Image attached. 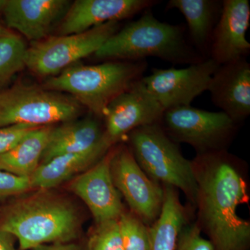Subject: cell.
I'll list each match as a JSON object with an SVG mask.
<instances>
[{
  "label": "cell",
  "mask_w": 250,
  "mask_h": 250,
  "mask_svg": "<svg viewBox=\"0 0 250 250\" xmlns=\"http://www.w3.org/2000/svg\"><path fill=\"white\" fill-rule=\"evenodd\" d=\"M41 126L14 125L0 127V155L9 152L32 130Z\"/></svg>",
  "instance_id": "obj_26"
},
{
  "label": "cell",
  "mask_w": 250,
  "mask_h": 250,
  "mask_svg": "<svg viewBox=\"0 0 250 250\" xmlns=\"http://www.w3.org/2000/svg\"><path fill=\"white\" fill-rule=\"evenodd\" d=\"M11 34H12L11 31H10L9 29H6V27H3L2 25L0 24V36L9 35Z\"/></svg>",
  "instance_id": "obj_30"
},
{
  "label": "cell",
  "mask_w": 250,
  "mask_h": 250,
  "mask_svg": "<svg viewBox=\"0 0 250 250\" xmlns=\"http://www.w3.org/2000/svg\"><path fill=\"white\" fill-rule=\"evenodd\" d=\"M147 67L145 61L72 65L49 77L42 87L68 93L95 116L104 118L110 103L141 80Z\"/></svg>",
  "instance_id": "obj_4"
},
{
  "label": "cell",
  "mask_w": 250,
  "mask_h": 250,
  "mask_svg": "<svg viewBox=\"0 0 250 250\" xmlns=\"http://www.w3.org/2000/svg\"><path fill=\"white\" fill-rule=\"evenodd\" d=\"M111 147L104 139L88 150L62 154L41 164L29 177L31 187L47 190L57 187L96 164Z\"/></svg>",
  "instance_id": "obj_17"
},
{
  "label": "cell",
  "mask_w": 250,
  "mask_h": 250,
  "mask_svg": "<svg viewBox=\"0 0 250 250\" xmlns=\"http://www.w3.org/2000/svg\"><path fill=\"white\" fill-rule=\"evenodd\" d=\"M82 108L70 95L37 85L16 84L0 91V127L66 123L76 120Z\"/></svg>",
  "instance_id": "obj_6"
},
{
  "label": "cell",
  "mask_w": 250,
  "mask_h": 250,
  "mask_svg": "<svg viewBox=\"0 0 250 250\" xmlns=\"http://www.w3.org/2000/svg\"><path fill=\"white\" fill-rule=\"evenodd\" d=\"M27 47L14 33L0 36V90L25 66Z\"/></svg>",
  "instance_id": "obj_22"
},
{
  "label": "cell",
  "mask_w": 250,
  "mask_h": 250,
  "mask_svg": "<svg viewBox=\"0 0 250 250\" xmlns=\"http://www.w3.org/2000/svg\"><path fill=\"white\" fill-rule=\"evenodd\" d=\"M11 235L0 231V250H17L13 244Z\"/></svg>",
  "instance_id": "obj_29"
},
{
  "label": "cell",
  "mask_w": 250,
  "mask_h": 250,
  "mask_svg": "<svg viewBox=\"0 0 250 250\" xmlns=\"http://www.w3.org/2000/svg\"><path fill=\"white\" fill-rule=\"evenodd\" d=\"M219 66L208 58L184 68H154L141 82L165 111L190 105L195 98L208 90Z\"/></svg>",
  "instance_id": "obj_9"
},
{
  "label": "cell",
  "mask_w": 250,
  "mask_h": 250,
  "mask_svg": "<svg viewBox=\"0 0 250 250\" xmlns=\"http://www.w3.org/2000/svg\"><path fill=\"white\" fill-rule=\"evenodd\" d=\"M35 250H82L80 247L72 243H57L52 244L44 245L39 247Z\"/></svg>",
  "instance_id": "obj_28"
},
{
  "label": "cell",
  "mask_w": 250,
  "mask_h": 250,
  "mask_svg": "<svg viewBox=\"0 0 250 250\" xmlns=\"http://www.w3.org/2000/svg\"><path fill=\"white\" fill-rule=\"evenodd\" d=\"M8 0H0V14H2L4 12L5 7H6V4H7Z\"/></svg>",
  "instance_id": "obj_31"
},
{
  "label": "cell",
  "mask_w": 250,
  "mask_h": 250,
  "mask_svg": "<svg viewBox=\"0 0 250 250\" xmlns=\"http://www.w3.org/2000/svg\"><path fill=\"white\" fill-rule=\"evenodd\" d=\"M187 223V212L178 190L165 186L160 214L149 228L150 250H176L181 230Z\"/></svg>",
  "instance_id": "obj_20"
},
{
  "label": "cell",
  "mask_w": 250,
  "mask_h": 250,
  "mask_svg": "<svg viewBox=\"0 0 250 250\" xmlns=\"http://www.w3.org/2000/svg\"><path fill=\"white\" fill-rule=\"evenodd\" d=\"M113 152H108L70 184L72 191L88 207L97 225L118 220L124 212L121 195L112 178Z\"/></svg>",
  "instance_id": "obj_12"
},
{
  "label": "cell",
  "mask_w": 250,
  "mask_h": 250,
  "mask_svg": "<svg viewBox=\"0 0 250 250\" xmlns=\"http://www.w3.org/2000/svg\"><path fill=\"white\" fill-rule=\"evenodd\" d=\"M250 4L248 0H224L221 11L210 41L209 57L222 65L250 53L246 39L250 26Z\"/></svg>",
  "instance_id": "obj_13"
},
{
  "label": "cell",
  "mask_w": 250,
  "mask_h": 250,
  "mask_svg": "<svg viewBox=\"0 0 250 250\" xmlns=\"http://www.w3.org/2000/svg\"><path fill=\"white\" fill-rule=\"evenodd\" d=\"M118 224L124 250H150L149 228L139 217L124 211Z\"/></svg>",
  "instance_id": "obj_23"
},
{
  "label": "cell",
  "mask_w": 250,
  "mask_h": 250,
  "mask_svg": "<svg viewBox=\"0 0 250 250\" xmlns=\"http://www.w3.org/2000/svg\"><path fill=\"white\" fill-rule=\"evenodd\" d=\"M192 164L202 232L215 250H249L250 223L238 213L249 200L242 161L223 149L197 154Z\"/></svg>",
  "instance_id": "obj_1"
},
{
  "label": "cell",
  "mask_w": 250,
  "mask_h": 250,
  "mask_svg": "<svg viewBox=\"0 0 250 250\" xmlns=\"http://www.w3.org/2000/svg\"><path fill=\"white\" fill-rule=\"evenodd\" d=\"M104 140V131L96 120L88 118L53 126L41 164L62 154L84 152Z\"/></svg>",
  "instance_id": "obj_18"
},
{
  "label": "cell",
  "mask_w": 250,
  "mask_h": 250,
  "mask_svg": "<svg viewBox=\"0 0 250 250\" xmlns=\"http://www.w3.org/2000/svg\"><path fill=\"white\" fill-rule=\"evenodd\" d=\"M80 215L62 197L39 192L15 203L6 211L0 231L15 237L20 250L72 242L78 236Z\"/></svg>",
  "instance_id": "obj_2"
},
{
  "label": "cell",
  "mask_w": 250,
  "mask_h": 250,
  "mask_svg": "<svg viewBox=\"0 0 250 250\" xmlns=\"http://www.w3.org/2000/svg\"><path fill=\"white\" fill-rule=\"evenodd\" d=\"M111 172L117 190L131 212L146 225L154 223L161 213L164 188L145 173L129 147L113 152Z\"/></svg>",
  "instance_id": "obj_10"
},
{
  "label": "cell",
  "mask_w": 250,
  "mask_h": 250,
  "mask_svg": "<svg viewBox=\"0 0 250 250\" xmlns=\"http://www.w3.org/2000/svg\"><path fill=\"white\" fill-rule=\"evenodd\" d=\"M94 54L109 62H139L154 57L191 65L205 59L188 45L182 26L161 22L147 9L137 21L111 36Z\"/></svg>",
  "instance_id": "obj_3"
},
{
  "label": "cell",
  "mask_w": 250,
  "mask_h": 250,
  "mask_svg": "<svg viewBox=\"0 0 250 250\" xmlns=\"http://www.w3.org/2000/svg\"><path fill=\"white\" fill-rule=\"evenodd\" d=\"M167 9L178 10L187 21L192 45L200 52L209 51L212 34L220 11L222 2L215 0H170Z\"/></svg>",
  "instance_id": "obj_19"
},
{
  "label": "cell",
  "mask_w": 250,
  "mask_h": 250,
  "mask_svg": "<svg viewBox=\"0 0 250 250\" xmlns=\"http://www.w3.org/2000/svg\"><path fill=\"white\" fill-rule=\"evenodd\" d=\"M53 126L32 130L11 150L0 155V170L18 177H30L40 166Z\"/></svg>",
  "instance_id": "obj_21"
},
{
  "label": "cell",
  "mask_w": 250,
  "mask_h": 250,
  "mask_svg": "<svg viewBox=\"0 0 250 250\" xmlns=\"http://www.w3.org/2000/svg\"><path fill=\"white\" fill-rule=\"evenodd\" d=\"M208 90L213 103L235 123L246 119L250 114V65L246 59L220 65Z\"/></svg>",
  "instance_id": "obj_15"
},
{
  "label": "cell",
  "mask_w": 250,
  "mask_h": 250,
  "mask_svg": "<svg viewBox=\"0 0 250 250\" xmlns=\"http://www.w3.org/2000/svg\"><path fill=\"white\" fill-rule=\"evenodd\" d=\"M86 250H124L118 220L97 225L88 240Z\"/></svg>",
  "instance_id": "obj_24"
},
{
  "label": "cell",
  "mask_w": 250,
  "mask_h": 250,
  "mask_svg": "<svg viewBox=\"0 0 250 250\" xmlns=\"http://www.w3.org/2000/svg\"><path fill=\"white\" fill-rule=\"evenodd\" d=\"M159 125L174 142L190 145L197 154H202L226 149L237 123L223 111L189 105L165 110Z\"/></svg>",
  "instance_id": "obj_8"
},
{
  "label": "cell",
  "mask_w": 250,
  "mask_h": 250,
  "mask_svg": "<svg viewBox=\"0 0 250 250\" xmlns=\"http://www.w3.org/2000/svg\"><path fill=\"white\" fill-rule=\"evenodd\" d=\"M129 136V149L145 173L156 183L182 190L195 205L197 185L192 161L184 157L159 123L141 126Z\"/></svg>",
  "instance_id": "obj_5"
},
{
  "label": "cell",
  "mask_w": 250,
  "mask_h": 250,
  "mask_svg": "<svg viewBox=\"0 0 250 250\" xmlns=\"http://www.w3.org/2000/svg\"><path fill=\"white\" fill-rule=\"evenodd\" d=\"M70 4L67 0H8L3 16L8 27L38 42L48 37Z\"/></svg>",
  "instance_id": "obj_16"
},
{
  "label": "cell",
  "mask_w": 250,
  "mask_h": 250,
  "mask_svg": "<svg viewBox=\"0 0 250 250\" xmlns=\"http://www.w3.org/2000/svg\"><path fill=\"white\" fill-rule=\"evenodd\" d=\"M119 22H109L80 34L51 36L34 42L25 54V66L39 77H54L95 54L119 30Z\"/></svg>",
  "instance_id": "obj_7"
},
{
  "label": "cell",
  "mask_w": 250,
  "mask_h": 250,
  "mask_svg": "<svg viewBox=\"0 0 250 250\" xmlns=\"http://www.w3.org/2000/svg\"><path fill=\"white\" fill-rule=\"evenodd\" d=\"M31 188L29 177H18L0 170V199L18 195Z\"/></svg>",
  "instance_id": "obj_27"
},
{
  "label": "cell",
  "mask_w": 250,
  "mask_h": 250,
  "mask_svg": "<svg viewBox=\"0 0 250 250\" xmlns=\"http://www.w3.org/2000/svg\"><path fill=\"white\" fill-rule=\"evenodd\" d=\"M154 0H77L62 18L59 36L80 34L109 22H119L157 4Z\"/></svg>",
  "instance_id": "obj_14"
},
{
  "label": "cell",
  "mask_w": 250,
  "mask_h": 250,
  "mask_svg": "<svg viewBox=\"0 0 250 250\" xmlns=\"http://www.w3.org/2000/svg\"><path fill=\"white\" fill-rule=\"evenodd\" d=\"M164 112L141 79L108 105L104 137L112 147L134 130L160 123Z\"/></svg>",
  "instance_id": "obj_11"
},
{
  "label": "cell",
  "mask_w": 250,
  "mask_h": 250,
  "mask_svg": "<svg viewBox=\"0 0 250 250\" xmlns=\"http://www.w3.org/2000/svg\"><path fill=\"white\" fill-rule=\"evenodd\" d=\"M176 250H215L209 240L204 238L197 223H186L181 230Z\"/></svg>",
  "instance_id": "obj_25"
}]
</instances>
